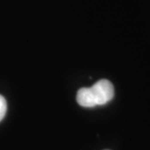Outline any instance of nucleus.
<instances>
[{
	"instance_id": "f03ea898",
	"label": "nucleus",
	"mask_w": 150,
	"mask_h": 150,
	"mask_svg": "<svg viewBox=\"0 0 150 150\" xmlns=\"http://www.w3.org/2000/svg\"><path fill=\"white\" fill-rule=\"evenodd\" d=\"M7 112V102L5 98L2 95H0V121L4 118Z\"/></svg>"
},
{
	"instance_id": "f257e3e1",
	"label": "nucleus",
	"mask_w": 150,
	"mask_h": 150,
	"mask_svg": "<svg viewBox=\"0 0 150 150\" xmlns=\"http://www.w3.org/2000/svg\"><path fill=\"white\" fill-rule=\"evenodd\" d=\"M114 96V88L108 79H101L90 88H82L77 93V102L84 108L104 105Z\"/></svg>"
}]
</instances>
